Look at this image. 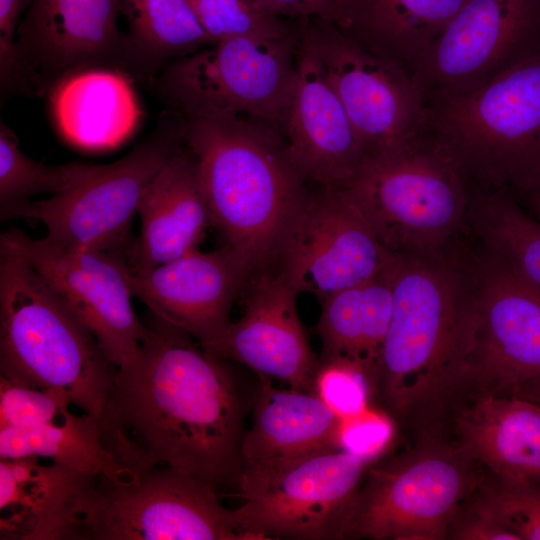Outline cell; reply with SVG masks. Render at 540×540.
<instances>
[{
  "instance_id": "cell-31",
  "label": "cell",
  "mask_w": 540,
  "mask_h": 540,
  "mask_svg": "<svg viewBox=\"0 0 540 540\" xmlns=\"http://www.w3.org/2000/svg\"><path fill=\"white\" fill-rule=\"evenodd\" d=\"M103 165H48L28 157L9 127L0 125V210L37 194L59 195L80 186Z\"/></svg>"
},
{
  "instance_id": "cell-21",
  "label": "cell",
  "mask_w": 540,
  "mask_h": 540,
  "mask_svg": "<svg viewBox=\"0 0 540 540\" xmlns=\"http://www.w3.org/2000/svg\"><path fill=\"white\" fill-rule=\"evenodd\" d=\"M97 476L36 457L0 459V539L79 540L84 501Z\"/></svg>"
},
{
  "instance_id": "cell-34",
  "label": "cell",
  "mask_w": 540,
  "mask_h": 540,
  "mask_svg": "<svg viewBox=\"0 0 540 540\" xmlns=\"http://www.w3.org/2000/svg\"><path fill=\"white\" fill-rule=\"evenodd\" d=\"M71 407L60 393L0 376V429L54 421L73 411Z\"/></svg>"
},
{
  "instance_id": "cell-3",
  "label": "cell",
  "mask_w": 540,
  "mask_h": 540,
  "mask_svg": "<svg viewBox=\"0 0 540 540\" xmlns=\"http://www.w3.org/2000/svg\"><path fill=\"white\" fill-rule=\"evenodd\" d=\"M386 269L393 307L377 394L389 410L404 415L434 402L458 382L472 273L443 249L390 252Z\"/></svg>"
},
{
  "instance_id": "cell-20",
  "label": "cell",
  "mask_w": 540,
  "mask_h": 540,
  "mask_svg": "<svg viewBox=\"0 0 540 540\" xmlns=\"http://www.w3.org/2000/svg\"><path fill=\"white\" fill-rule=\"evenodd\" d=\"M282 134L300 175L322 187H343L366 159L342 103L299 38Z\"/></svg>"
},
{
  "instance_id": "cell-25",
  "label": "cell",
  "mask_w": 540,
  "mask_h": 540,
  "mask_svg": "<svg viewBox=\"0 0 540 540\" xmlns=\"http://www.w3.org/2000/svg\"><path fill=\"white\" fill-rule=\"evenodd\" d=\"M462 448L499 479L540 485V405L481 393L457 418Z\"/></svg>"
},
{
  "instance_id": "cell-41",
  "label": "cell",
  "mask_w": 540,
  "mask_h": 540,
  "mask_svg": "<svg viewBox=\"0 0 540 540\" xmlns=\"http://www.w3.org/2000/svg\"><path fill=\"white\" fill-rule=\"evenodd\" d=\"M518 195L522 197L530 214L540 221V184Z\"/></svg>"
},
{
  "instance_id": "cell-23",
  "label": "cell",
  "mask_w": 540,
  "mask_h": 540,
  "mask_svg": "<svg viewBox=\"0 0 540 540\" xmlns=\"http://www.w3.org/2000/svg\"><path fill=\"white\" fill-rule=\"evenodd\" d=\"M258 376L252 424L241 441L239 473L272 469L337 448L340 417L314 392L279 389L271 378Z\"/></svg>"
},
{
  "instance_id": "cell-35",
  "label": "cell",
  "mask_w": 540,
  "mask_h": 540,
  "mask_svg": "<svg viewBox=\"0 0 540 540\" xmlns=\"http://www.w3.org/2000/svg\"><path fill=\"white\" fill-rule=\"evenodd\" d=\"M313 392L340 418L366 409L371 394H375L360 369L333 359H319Z\"/></svg>"
},
{
  "instance_id": "cell-30",
  "label": "cell",
  "mask_w": 540,
  "mask_h": 540,
  "mask_svg": "<svg viewBox=\"0 0 540 540\" xmlns=\"http://www.w3.org/2000/svg\"><path fill=\"white\" fill-rule=\"evenodd\" d=\"M469 211L485 257L540 288V221L499 189L477 195Z\"/></svg>"
},
{
  "instance_id": "cell-26",
  "label": "cell",
  "mask_w": 540,
  "mask_h": 540,
  "mask_svg": "<svg viewBox=\"0 0 540 540\" xmlns=\"http://www.w3.org/2000/svg\"><path fill=\"white\" fill-rule=\"evenodd\" d=\"M320 302L321 314L314 328L322 342L319 359L340 360L357 367L377 394L393 307L386 266L377 276L339 290Z\"/></svg>"
},
{
  "instance_id": "cell-5",
  "label": "cell",
  "mask_w": 540,
  "mask_h": 540,
  "mask_svg": "<svg viewBox=\"0 0 540 540\" xmlns=\"http://www.w3.org/2000/svg\"><path fill=\"white\" fill-rule=\"evenodd\" d=\"M426 109L469 177L517 194L540 184V47L472 90L427 97Z\"/></svg>"
},
{
  "instance_id": "cell-40",
  "label": "cell",
  "mask_w": 540,
  "mask_h": 540,
  "mask_svg": "<svg viewBox=\"0 0 540 540\" xmlns=\"http://www.w3.org/2000/svg\"><path fill=\"white\" fill-rule=\"evenodd\" d=\"M504 396L520 398L540 405V376L516 385Z\"/></svg>"
},
{
  "instance_id": "cell-22",
  "label": "cell",
  "mask_w": 540,
  "mask_h": 540,
  "mask_svg": "<svg viewBox=\"0 0 540 540\" xmlns=\"http://www.w3.org/2000/svg\"><path fill=\"white\" fill-rule=\"evenodd\" d=\"M138 215L141 230L128 257L132 272L149 270L198 248L212 220L186 142L148 185Z\"/></svg>"
},
{
  "instance_id": "cell-2",
  "label": "cell",
  "mask_w": 540,
  "mask_h": 540,
  "mask_svg": "<svg viewBox=\"0 0 540 540\" xmlns=\"http://www.w3.org/2000/svg\"><path fill=\"white\" fill-rule=\"evenodd\" d=\"M182 119L212 225L249 283L278 272L310 195L281 130L245 116Z\"/></svg>"
},
{
  "instance_id": "cell-9",
  "label": "cell",
  "mask_w": 540,
  "mask_h": 540,
  "mask_svg": "<svg viewBox=\"0 0 540 540\" xmlns=\"http://www.w3.org/2000/svg\"><path fill=\"white\" fill-rule=\"evenodd\" d=\"M185 143L183 119L167 110L155 131L118 161L75 189L0 210L1 220L28 218L47 229L51 244L73 250H110L128 255L131 225L142 196L167 160Z\"/></svg>"
},
{
  "instance_id": "cell-1",
  "label": "cell",
  "mask_w": 540,
  "mask_h": 540,
  "mask_svg": "<svg viewBox=\"0 0 540 540\" xmlns=\"http://www.w3.org/2000/svg\"><path fill=\"white\" fill-rule=\"evenodd\" d=\"M137 358L116 368L98 420L125 467L166 466L217 486L237 481L244 403L225 359L153 316Z\"/></svg>"
},
{
  "instance_id": "cell-24",
  "label": "cell",
  "mask_w": 540,
  "mask_h": 540,
  "mask_svg": "<svg viewBox=\"0 0 540 540\" xmlns=\"http://www.w3.org/2000/svg\"><path fill=\"white\" fill-rule=\"evenodd\" d=\"M132 81L106 67L80 70L58 81L48 95L61 134L91 150L112 148L127 139L141 118Z\"/></svg>"
},
{
  "instance_id": "cell-36",
  "label": "cell",
  "mask_w": 540,
  "mask_h": 540,
  "mask_svg": "<svg viewBox=\"0 0 540 540\" xmlns=\"http://www.w3.org/2000/svg\"><path fill=\"white\" fill-rule=\"evenodd\" d=\"M393 434L391 417L368 406L357 414L340 418L336 445L369 463L388 447Z\"/></svg>"
},
{
  "instance_id": "cell-32",
  "label": "cell",
  "mask_w": 540,
  "mask_h": 540,
  "mask_svg": "<svg viewBox=\"0 0 540 540\" xmlns=\"http://www.w3.org/2000/svg\"><path fill=\"white\" fill-rule=\"evenodd\" d=\"M214 43L239 36L285 38L296 30V18L275 15L253 0H187Z\"/></svg>"
},
{
  "instance_id": "cell-37",
  "label": "cell",
  "mask_w": 540,
  "mask_h": 540,
  "mask_svg": "<svg viewBox=\"0 0 540 540\" xmlns=\"http://www.w3.org/2000/svg\"><path fill=\"white\" fill-rule=\"evenodd\" d=\"M32 0H0V84L1 99L13 94L31 96L20 69L15 31L19 18Z\"/></svg>"
},
{
  "instance_id": "cell-19",
  "label": "cell",
  "mask_w": 540,
  "mask_h": 540,
  "mask_svg": "<svg viewBox=\"0 0 540 540\" xmlns=\"http://www.w3.org/2000/svg\"><path fill=\"white\" fill-rule=\"evenodd\" d=\"M243 316L230 322L206 351L240 362L258 375L313 392L319 358L311 349L296 306L298 291L280 271L251 281Z\"/></svg>"
},
{
  "instance_id": "cell-10",
  "label": "cell",
  "mask_w": 540,
  "mask_h": 540,
  "mask_svg": "<svg viewBox=\"0 0 540 540\" xmlns=\"http://www.w3.org/2000/svg\"><path fill=\"white\" fill-rule=\"evenodd\" d=\"M296 23L299 41L342 103L366 159L401 148L426 129V95L408 69L326 19Z\"/></svg>"
},
{
  "instance_id": "cell-33",
  "label": "cell",
  "mask_w": 540,
  "mask_h": 540,
  "mask_svg": "<svg viewBox=\"0 0 540 540\" xmlns=\"http://www.w3.org/2000/svg\"><path fill=\"white\" fill-rule=\"evenodd\" d=\"M474 514L497 523L519 540H540V485L499 479L482 492Z\"/></svg>"
},
{
  "instance_id": "cell-38",
  "label": "cell",
  "mask_w": 540,
  "mask_h": 540,
  "mask_svg": "<svg viewBox=\"0 0 540 540\" xmlns=\"http://www.w3.org/2000/svg\"><path fill=\"white\" fill-rule=\"evenodd\" d=\"M284 18L320 17L343 27L342 0H253Z\"/></svg>"
},
{
  "instance_id": "cell-18",
  "label": "cell",
  "mask_w": 540,
  "mask_h": 540,
  "mask_svg": "<svg viewBox=\"0 0 540 540\" xmlns=\"http://www.w3.org/2000/svg\"><path fill=\"white\" fill-rule=\"evenodd\" d=\"M129 287L153 316L211 347L230 324L237 295L249 283L248 273L228 246L201 252L198 248L149 270L132 272Z\"/></svg>"
},
{
  "instance_id": "cell-7",
  "label": "cell",
  "mask_w": 540,
  "mask_h": 540,
  "mask_svg": "<svg viewBox=\"0 0 540 540\" xmlns=\"http://www.w3.org/2000/svg\"><path fill=\"white\" fill-rule=\"evenodd\" d=\"M297 46V23L285 38L224 39L169 62L147 88L184 119L245 116L282 132Z\"/></svg>"
},
{
  "instance_id": "cell-8",
  "label": "cell",
  "mask_w": 540,
  "mask_h": 540,
  "mask_svg": "<svg viewBox=\"0 0 540 540\" xmlns=\"http://www.w3.org/2000/svg\"><path fill=\"white\" fill-rule=\"evenodd\" d=\"M217 487L166 466L98 475L84 501L79 539L254 540Z\"/></svg>"
},
{
  "instance_id": "cell-6",
  "label": "cell",
  "mask_w": 540,
  "mask_h": 540,
  "mask_svg": "<svg viewBox=\"0 0 540 540\" xmlns=\"http://www.w3.org/2000/svg\"><path fill=\"white\" fill-rule=\"evenodd\" d=\"M469 176L428 127L394 151L367 158L340 189L390 252L442 250L470 208Z\"/></svg>"
},
{
  "instance_id": "cell-4",
  "label": "cell",
  "mask_w": 540,
  "mask_h": 540,
  "mask_svg": "<svg viewBox=\"0 0 540 540\" xmlns=\"http://www.w3.org/2000/svg\"><path fill=\"white\" fill-rule=\"evenodd\" d=\"M115 370L65 300L0 240V376L60 393L99 420Z\"/></svg>"
},
{
  "instance_id": "cell-12",
  "label": "cell",
  "mask_w": 540,
  "mask_h": 540,
  "mask_svg": "<svg viewBox=\"0 0 540 540\" xmlns=\"http://www.w3.org/2000/svg\"><path fill=\"white\" fill-rule=\"evenodd\" d=\"M540 376V288L487 257L472 272L458 381L504 396Z\"/></svg>"
},
{
  "instance_id": "cell-14",
  "label": "cell",
  "mask_w": 540,
  "mask_h": 540,
  "mask_svg": "<svg viewBox=\"0 0 540 540\" xmlns=\"http://www.w3.org/2000/svg\"><path fill=\"white\" fill-rule=\"evenodd\" d=\"M0 240L18 249L96 337L116 367L133 362L149 334L136 315L128 255L110 250H73L12 228Z\"/></svg>"
},
{
  "instance_id": "cell-39",
  "label": "cell",
  "mask_w": 540,
  "mask_h": 540,
  "mask_svg": "<svg viewBox=\"0 0 540 540\" xmlns=\"http://www.w3.org/2000/svg\"><path fill=\"white\" fill-rule=\"evenodd\" d=\"M455 538L463 540H519L512 532L474 514V517L461 524Z\"/></svg>"
},
{
  "instance_id": "cell-17",
  "label": "cell",
  "mask_w": 540,
  "mask_h": 540,
  "mask_svg": "<svg viewBox=\"0 0 540 540\" xmlns=\"http://www.w3.org/2000/svg\"><path fill=\"white\" fill-rule=\"evenodd\" d=\"M389 255L344 191L323 187L310 193L279 271L322 301L380 274Z\"/></svg>"
},
{
  "instance_id": "cell-27",
  "label": "cell",
  "mask_w": 540,
  "mask_h": 540,
  "mask_svg": "<svg viewBox=\"0 0 540 540\" xmlns=\"http://www.w3.org/2000/svg\"><path fill=\"white\" fill-rule=\"evenodd\" d=\"M466 0H342L340 28L411 72Z\"/></svg>"
},
{
  "instance_id": "cell-11",
  "label": "cell",
  "mask_w": 540,
  "mask_h": 540,
  "mask_svg": "<svg viewBox=\"0 0 540 540\" xmlns=\"http://www.w3.org/2000/svg\"><path fill=\"white\" fill-rule=\"evenodd\" d=\"M367 462L338 448L278 467L241 472L242 504L233 510L254 540L345 538Z\"/></svg>"
},
{
  "instance_id": "cell-29",
  "label": "cell",
  "mask_w": 540,
  "mask_h": 540,
  "mask_svg": "<svg viewBox=\"0 0 540 540\" xmlns=\"http://www.w3.org/2000/svg\"><path fill=\"white\" fill-rule=\"evenodd\" d=\"M45 458L87 475H110L122 468L105 448L98 419L71 411L54 421L0 429V459Z\"/></svg>"
},
{
  "instance_id": "cell-13",
  "label": "cell",
  "mask_w": 540,
  "mask_h": 540,
  "mask_svg": "<svg viewBox=\"0 0 540 540\" xmlns=\"http://www.w3.org/2000/svg\"><path fill=\"white\" fill-rule=\"evenodd\" d=\"M466 451H427L373 467L359 489L346 537L439 540L470 488Z\"/></svg>"
},
{
  "instance_id": "cell-15",
  "label": "cell",
  "mask_w": 540,
  "mask_h": 540,
  "mask_svg": "<svg viewBox=\"0 0 540 540\" xmlns=\"http://www.w3.org/2000/svg\"><path fill=\"white\" fill-rule=\"evenodd\" d=\"M540 47V0H466L411 69L426 98L472 90Z\"/></svg>"
},
{
  "instance_id": "cell-16",
  "label": "cell",
  "mask_w": 540,
  "mask_h": 540,
  "mask_svg": "<svg viewBox=\"0 0 540 540\" xmlns=\"http://www.w3.org/2000/svg\"><path fill=\"white\" fill-rule=\"evenodd\" d=\"M120 14V0H32L16 38L20 69L32 96L48 94L58 81L84 69L125 73Z\"/></svg>"
},
{
  "instance_id": "cell-28",
  "label": "cell",
  "mask_w": 540,
  "mask_h": 540,
  "mask_svg": "<svg viewBox=\"0 0 540 540\" xmlns=\"http://www.w3.org/2000/svg\"><path fill=\"white\" fill-rule=\"evenodd\" d=\"M125 73L145 86L171 61L214 44L187 0H120Z\"/></svg>"
}]
</instances>
